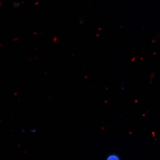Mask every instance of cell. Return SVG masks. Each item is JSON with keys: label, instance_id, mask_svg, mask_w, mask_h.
<instances>
[{"label": "cell", "instance_id": "1", "mask_svg": "<svg viewBox=\"0 0 160 160\" xmlns=\"http://www.w3.org/2000/svg\"><path fill=\"white\" fill-rule=\"evenodd\" d=\"M121 159V156L116 153H110L106 156V160H120Z\"/></svg>", "mask_w": 160, "mask_h": 160}]
</instances>
